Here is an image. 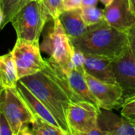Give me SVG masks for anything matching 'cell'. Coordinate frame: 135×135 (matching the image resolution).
<instances>
[{
  "label": "cell",
  "mask_w": 135,
  "mask_h": 135,
  "mask_svg": "<svg viewBox=\"0 0 135 135\" xmlns=\"http://www.w3.org/2000/svg\"><path fill=\"white\" fill-rule=\"evenodd\" d=\"M19 81L47 108L66 135H70L66 115L72 100L55 77L48 62L43 70Z\"/></svg>",
  "instance_id": "6da1fadb"
},
{
  "label": "cell",
  "mask_w": 135,
  "mask_h": 135,
  "mask_svg": "<svg viewBox=\"0 0 135 135\" xmlns=\"http://www.w3.org/2000/svg\"><path fill=\"white\" fill-rule=\"evenodd\" d=\"M70 40L75 48L85 54L100 55L113 61L120 58L130 47L127 32L114 28L105 20L88 26L83 35Z\"/></svg>",
  "instance_id": "7a4b0ae2"
},
{
  "label": "cell",
  "mask_w": 135,
  "mask_h": 135,
  "mask_svg": "<svg viewBox=\"0 0 135 135\" xmlns=\"http://www.w3.org/2000/svg\"><path fill=\"white\" fill-rule=\"evenodd\" d=\"M40 46L41 51L49 56L47 60L58 65L64 71L74 68L72 55L74 47L59 17L51 18V24L46 28Z\"/></svg>",
  "instance_id": "3957f363"
},
{
  "label": "cell",
  "mask_w": 135,
  "mask_h": 135,
  "mask_svg": "<svg viewBox=\"0 0 135 135\" xmlns=\"http://www.w3.org/2000/svg\"><path fill=\"white\" fill-rule=\"evenodd\" d=\"M51 18L42 0H31L15 15L11 24L17 39L40 42V35Z\"/></svg>",
  "instance_id": "277c9868"
},
{
  "label": "cell",
  "mask_w": 135,
  "mask_h": 135,
  "mask_svg": "<svg viewBox=\"0 0 135 135\" xmlns=\"http://www.w3.org/2000/svg\"><path fill=\"white\" fill-rule=\"evenodd\" d=\"M0 112L9 121L13 135H19L35 121V116L17 87L1 89Z\"/></svg>",
  "instance_id": "5b68a950"
},
{
  "label": "cell",
  "mask_w": 135,
  "mask_h": 135,
  "mask_svg": "<svg viewBox=\"0 0 135 135\" xmlns=\"http://www.w3.org/2000/svg\"><path fill=\"white\" fill-rule=\"evenodd\" d=\"M100 111V108L88 101L72 102L66 115L70 135H104L98 127Z\"/></svg>",
  "instance_id": "8992f818"
},
{
  "label": "cell",
  "mask_w": 135,
  "mask_h": 135,
  "mask_svg": "<svg viewBox=\"0 0 135 135\" xmlns=\"http://www.w3.org/2000/svg\"><path fill=\"white\" fill-rule=\"evenodd\" d=\"M17 66L19 80L43 70L47 65L41 55L40 42L17 39L11 51Z\"/></svg>",
  "instance_id": "52a82bcc"
},
{
  "label": "cell",
  "mask_w": 135,
  "mask_h": 135,
  "mask_svg": "<svg viewBox=\"0 0 135 135\" xmlns=\"http://www.w3.org/2000/svg\"><path fill=\"white\" fill-rule=\"evenodd\" d=\"M89 89L99 102L100 108L114 110L121 108L123 103V92L118 84L101 81L85 73Z\"/></svg>",
  "instance_id": "ba28073f"
},
{
  "label": "cell",
  "mask_w": 135,
  "mask_h": 135,
  "mask_svg": "<svg viewBox=\"0 0 135 135\" xmlns=\"http://www.w3.org/2000/svg\"><path fill=\"white\" fill-rule=\"evenodd\" d=\"M113 66L117 84L123 92V99L135 95V55L130 47L113 61Z\"/></svg>",
  "instance_id": "9c48e42d"
},
{
  "label": "cell",
  "mask_w": 135,
  "mask_h": 135,
  "mask_svg": "<svg viewBox=\"0 0 135 135\" xmlns=\"http://www.w3.org/2000/svg\"><path fill=\"white\" fill-rule=\"evenodd\" d=\"M104 20L114 28L127 32L135 24V14L131 9L129 0H113L105 6Z\"/></svg>",
  "instance_id": "30bf717a"
},
{
  "label": "cell",
  "mask_w": 135,
  "mask_h": 135,
  "mask_svg": "<svg viewBox=\"0 0 135 135\" xmlns=\"http://www.w3.org/2000/svg\"><path fill=\"white\" fill-rule=\"evenodd\" d=\"M64 78L66 90L73 102L85 100L100 108L98 100L89 89L85 74H82L73 68L68 71H64Z\"/></svg>",
  "instance_id": "8fae6325"
},
{
  "label": "cell",
  "mask_w": 135,
  "mask_h": 135,
  "mask_svg": "<svg viewBox=\"0 0 135 135\" xmlns=\"http://www.w3.org/2000/svg\"><path fill=\"white\" fill-rule=\"evenodd\" d=\"M98 127L104 135H135V123L116 115L112 110L100 108Z\"/></svg>",
  "instance_id": "7c38bea8"
},
{
  "label": "cell",
  "mask_w": 135,
  "mask_h": 135,
  "mask_svg": "<svg viewBox=\"0 0 135 135\" xmlns=\"http://www.w3.org/2000/svg\"><path fill=\"white\" fill-rule=\"evenodd\" d=\"M85 55V62L84 66L86 74L101 81L117 84L112 59L100 55Z\"/></svg>",
  "instance_id": "4fadbf2b"
},
{
  "label": "cell",
  "mask_w": 135,
  "mask_h": 135,
  "mask_svg": "<svg viewBox=\"0 0 135 135\" xmlns=\"http://www.w3.org/2000/svg\"><path fill=\"white\" fill-rule=\"evenodd\" d=\"M17 89H18L19 93H21V97L25 100V103L27 104L35 117H40L44 120L49 122L50 123L60 128L57 120L51 113V112L47 109V108L21 81H18Z\"/></svg>",
  "instance_id": "5bb4252c"
},
{
  "label": "cell",
  "mask_w": 135,
  "mask_h": 135,
  "mask_svg": "<svg viewBox=\"0 0 135 135\" xmlns=\"http://www.w3.org/2000/svg\"><path fill=\"white\" fill-rule=\"evenodd\" d=\"M59 18L66 33L70 39L81 36L88 28V26L83 20L81 8L63 10Z\"/></svg>",
  "instance_id": "9a60e30c"
},
{
  "label": "cell",
  "mask_w": 135,
  "mask_h": 135,
  "mask_svg": "<svg viewBox=\"0 0 135 135\" xmlns=\"http://www.w3.org/2000/svg\"><path fill=\"white\" fill-rule=\"evenodd\" d=\"M19 81L17 66L12 51L0 58V85L1 89L15 88Z\"/></svg>",
  "instance_id": "2e32d148"
},
{
  "label": "cell",
  "mask_w": 135,
  "mask_h": 135,
  "mask_svg": "<svg viewBox=\"0 0 135 135\" xmlns=\"http://www.w3.org/2000/svg\"><path fill=\"white\" fill-rule=\"evenodd\" d=\"M31 0H0V28L11 22L15 15Z\"/></svg>",
  "instance_id": "e0dca14e"
},
{
  "label": "cell",
  "mask_w": 135,
  "mask_h": 135,
  "mask_svg": "<svg viewBox=\"0 0 135 135\" xmlns=\"http://www.w3.org/2000/svg\"><path fill=\"white\" fill-rule=\"evenodd\" d=\"M32 125V135H66L61 128L40 117L36 116L35 121Z\"/></svg>",
  "instance_id": "ac0fdd59"
},
{
  "label": "cell",
  "mask_w": 135,
  "mask_h": 135,
  "mask_svg": "<svg viewBox=\"0 0 135 135\" xmlns=\"http://www.w3.org/2000/svg\"><path fill=\"white\" fill-rule=\"evenodd\" d=\"M83 20L87 26H91L104 20V9L97 6L81 7Z\"/></svg>",
  "instance_id": "d6986e66"
},
{
  "label": "cell",
  "mask_w": 135,
  "mask_h": 135,
  "mask_svg": "<svg viewBox=\"0 0 135 135\" xmlns=\"http://www.w3.org/2000/svg\"><path fill=\"white\" fill-rule=\"evenodd\" d=\"M121 115L135 123V95L126 98L121 106Z\"/></svg>",
  "instance_id": "ffe728a7"
},
{
  "label": "cell",
  "mask_w": 135,
  "mask_h": 135,
  "mask_svg": "<svg viewBox=\"0 0 135 135\" xmlns=\"http://www.w3.org/2000/svg\"><path fill=\"white\" fill-rule=\"evenodd\" d=\"M44 2L51 18L59 17L64 10L62 0H44Z\"/></svg>",
  "instance_id": "44dd1931"
},
{
  "label": "cell",
  "mask_w": 135,
  "mask_h": 135,
  "mask_svg": "<svg viewBox=\"0 0 135 135\" xmlns=\"http://www.w3.org/2000/svg\"><path fill=\"white\" fill-rule=\"evenodd\" d=\"M85 55L81 51L74 47L73 55H72V63L74 68L78 70L82 74H85Z\"/></svg>",
  "instance_id": "7402d4cb"
},
{
  "label": "cell",
  "mask_w": 135,
  "mask_h": 135,
  "mask_svg": "<svg viewBox=\"0 0 135 135\" xmlns=\"http://www.w3.org/2000/svg\"><path fill=\"white\" fill-rule=\"evenodd\" d=\"M0 135H13L9 121L2 112H0Z\"/></svg>",
  "instance_id": "603a6c76"
},
{
  "label": "cell",
  "mask_w": 135,
  "mask_h": 135,
  "mask_svg": "<svg viewBox=\"0 0 135 135\" xmlns=\"http://www.w3.org/2000/svg\"><path fill=\"white\" fill-rule=\"evenodd\" d=\"M64 10H70L81 7L82 0H62Z\"/></svg>",
  "instance_id": "cb8c5ba5"
},
{
  "label": "cell",
  "mask_w": 135,
  "mask_h": 135,
  "mask_svg": "<svg viewBox=\"0 0 135 135\" xmlns=\"http://www.w3.org/2000/svg\"><path fill=\"white\" fill-rule=\"evenodd\" d=\"M127 35H128V39H129L130 48L135 55V24L127 32Z\"/></svg>",
  "instance_id": "d4e9b609"
},
{
  "label": "cell",
  "mask_w": 135,
  "mask_h": 135,
  "mask_svg": "<svg viewBox=\"0 0 135 135\" xmlns=\"http://www.w3.org/2000/svg\"><path fill=\"white\" fill-rule=\"evenodd\" d=\"M99 0H82L81 7L88 6H97Z\"/></svg>",
  "instance_id": "484cf974"
},
{
  "label": "cell",
  "mask_w": 135,
  "mask_h": 135,
  "mask_svg": "<svg viewBox=\"0 0 135 135\" xmlns=\"http://www.w3.org/2000/svg\"><path fill=\"white\" fill-rule=\"evenodd\" d=\"M129 2L131 11L135 14V0H129Z\"/></svg>",
  "instance_id": "4316f807"
},
{
  "label": "cell",
  "mask_w": 135,
  "mask_h": 135,
  "mask_svg": "<svg viewBox=\"0 0 135 135\" xmlns=\"http://www.w3.org/2000/svg\"><path fill=\"white\" fill-rule=\"evenodd\" d=\"M100 1L104 5V6H109L112 2L113 0H100Z\"/></svg>",
  "instance_id": "83f0119b"
},
{
  "label": "cell",
  "mask_w": 135,
  "mask_h": 135,
  "mask_svg": "<svg viewBox=\"0 0 135 135\" xmlns=\"http://www.w3.org/2000/svg\"><path fill=\"white\" fill-rule=\"evenodd\" d=\"M42 1H43V2H44V0H42Z\"/></svg>",
  "instance_id": "f1b7e54d"
}]
</instances>
